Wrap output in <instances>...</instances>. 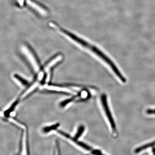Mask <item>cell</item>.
<instances>
[{
  "label": "cell",
  "mask_w": 155,
  "mask_h": 155,
  "mask_svg": "<svg viewBox=\"0 0 155 155\" xmlns=\"http://www.w3.org/2000/svg\"><path fill=\"white\" fill-rule=\"evenodd\" d=\"M57 31L60 35L64 38L67 39L72 43L91 51L99 58H101L111 67L114 73L117 76H118L121 81L124 83L126 82V80L125 78L119 71V69L116 67V65L113 61L95 45L92 44L87 40L84 38L80 35L79 34L65 28L61 25L58 26L57 28Z\"/></svg>",
  "instance_id": "obj_1"
},
{
  "label": "cell",
  "mask_w": 155,
  "mask_h": 155,
  "mask_svg": "<svg viewBox=\"0 0 155 155\" xmlns=\"http://www.w3.org/2000/svg\"><path fill=\"white\" fill-rule=\"evenodd\" d=\"M21 7L25 5L29 6L40 15L45 17L48 15V11L45 7L35 0H17Z\"/></svg>",
  "instance_id": "obj_2"
},
{
  "label": "cell",
  "mask_w": 155,
  "mask_h": 155,
  "mask_svg": "<svg viewBox=\"0 0 155 155\" xmlns=\"http://www.w3.org/2000/svg\"><path fill=\"white\" fill-rule=\"evenodd\" d=\"M101 99L102 105L103 106V107L104 108V110L107 118L109 120V122L110 124L112 130L113 131H115L116 130V123L114 121V118L111 114V111L110 110L109 105H108L107 95L105 94H103L101 96Z\"/></svg>",
  "instance_id": "obj_3"
},
{
  "label": "cell",
  "mask_w": 155,
  "mask_h": 155,
  "mask_svg": "<svg viewBox=\"0 0 155 155\" xmlns=\"http://www.w3.org/2000/svg\"><path fill=\"white\" fill-rule=\"evenodd\" d=\"M155 145V141L153 142L150 143H147L144 145L136 149L135 151V153H138L141 152L143 150L147 149L148 148L150 147H152Z\"/></svg>",
  "instance_id": "obj_4"
},
{
  "label": "cell",
  "mask_w": 155,
  "mask_h": 155,
  "mask_svg": "<svg viewBox=\"0 0 155 155\" xmlns=\"http://www.w3.org/2000/svg\"><path fill=\"white\" fill-rule=\"evenodd\" d=\"M59 123H57L54 125H50V126H46L43 128V132L45 133H48L52 130H57V128L60 126Z\"/></svg>",
  "instance_id": "obj_5"
},
{
  "label": "cell",
  "mask_w": 155,
  "mask_h": 155,
  "mask_svg": "<svg viewBox=\"0 0 155 155\" xmlns=\"http://www.w3.org/2000/svg\"><path fill=\"white\" fill-rule=\"evenodd\" d=\"M84 129H85V127H84V125H81L80 126H79L74 138L76 139H78L82 135V134L83 133Z\"/></svg>",
  "instance_id": "obj_6"
},
{
  "label": "cell",
  "mask_w": 155,
  "mask_h": 155,
  "mask_svg": "<svg viewBox=\"0 0 155 155\" xmlns=\"http://www.w3.org/2000/svg\"><path fill=\"white\" fill-rule=\"evenodd\" d=\"M14 77L17 80L20 82V83L22 84V85L24 86H27L28 84V81L26 80V79H24V78L20 76V75H17V74H15L14 75Z\"/></svg>",
  "instance_id": "obj_7"
},
{
  "label": "cell",
  "mask_w": 155,
  "mask_h": 155,
  "mask_svg": "<svg viewBox=\"0 0 155 155\" xmlns=\"http://www.w3.org/2000/svg\"><path fill=\"white\" fill-rule=\"evenodd\" d=\"M146 113L148 115H155V109H148L147 110Z\"/></svg>",
  "instance_id": "obj_8"
},
{
  "label": "cell",
  "mask_w": 155,
  "mask_h": 155,
  "mask_svg": "<svg viewBox=\"0 0 155 155\" xmlns=\"http://www.w3.org/2000/svg\"><path fill=\"white\" fill-rule=\"evenodd\" d=\"M92 153L95 155H104L102 154L101 152L98 150H94L92 152Z\"/></svg>",
  "instance_id": "obj_9"
},
{
  "label": "cell",
  "mask_w": 155,
  "mask_h": 155,
  "mask_svg": "<svg viewBox=\"0 0 155 155\" xmlns=\"http://www.w3.org/2000/svg\"><path fill=\"white\" fill-rule=\"evenodd\" d=\"M152 153L153 155H155V147H153L152 149Z\"/></svg>",
  "instance_id": "obj_10"
}]
</instances>
